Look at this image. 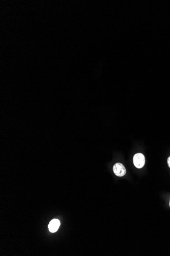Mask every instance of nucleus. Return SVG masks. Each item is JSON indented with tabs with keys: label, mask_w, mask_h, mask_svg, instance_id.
<instances>
[{
	"label": "nucleus",
	"mask_w": 170,
	"mask_h": 256,
	"mask_svg": "<svg viewBox=\"0 0 170 256\" xmlns=\"http://www.w3.org/2000/svg\"><path fill=\"white\" fill-rule=\"evenodd\" d=\"M113 171L115 174L116 175L119 177H122L124 176L126 174L127 170L125 169V167L124 166L123 164L120 163H117L115 164L113 168Z\"/></svg>",
	"instance_id": "f03ea898"
},
{
	"label": "nucleus",
	"mask_w": 170,
	"mask_h": 256,
	"mask_svg": "<svg viewBox=\"0 0 170 256\" xmlns=\"http://www.w3.org/2000/svg\"><path fill=\"white\" fill-rule=\"evenodd\" d=\"M134 164L137 168H142L145 164V157L142 153H137L134 157Z\"/></svg>",
	"instance_id": "f257e3e1"
},
{
	"label": "nucleus",
	"mask_w": 170,
	"mask_h": 256,
	"mask_svg": "<svg viewBox=\"0 0 170 256\" xmlns=\"http://www.w3.org/2000/svg\"></svg>",
	"instance_id": "39448f33"
},
{
	"label": "nucleus",
	"mask_w": 170,
	"mask_h": 256,
	"mask_svg": "<svg viewBox=\"0 0 170 256\" xmlns=\"http://www.w3.org/2000/svg\"><path fill=\"white\" fill-rule=\"evenodd\" d=\"M168 167L170 168V157H169L168 159Z\"/></svg>",
	"instance_id": "20e7f679"
},
{
	"label": "nucleus",
	"mask_w": 170,
	"mask_h": 256,
	"mask_svg": "<svg viewBox=\"0 0 170 256\" xmlns=\"http://www.w3.org/2000/svg\"><path fill=\"white\" fill-rule=\"evenodd\" d=\"M60 226V222L57 219H54L50 221L48 225L49 231L51 233L56 232Z\"/></svg>",
	"instance_id": "7ed1b4c3"
}]
</instances>
